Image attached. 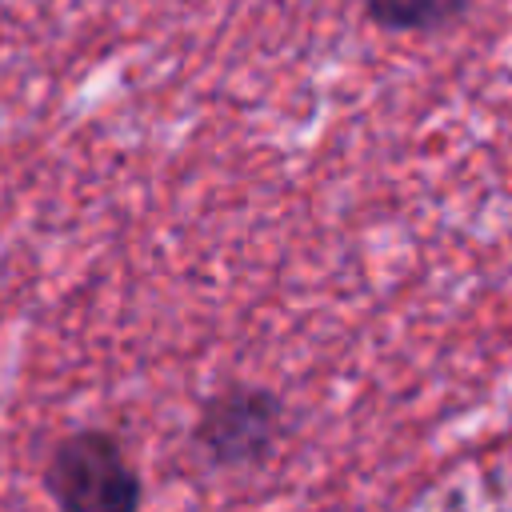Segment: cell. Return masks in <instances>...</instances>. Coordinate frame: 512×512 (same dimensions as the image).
<instances>
[{"label":"cell","mask_w":512,"mask_h":512,"mask_svg":"<svg viewBox=\"0 0 512 512\" xmlns=\"http://www.w3.org/2000/svg\"><path fill=\"white\" fill-rule=\"evenodd\" d=\"M44 488L60 512H140L144 500L140 472L104 428L64 436L48 456Z\"/></svg>","instance_id":"cell-1"},{"label":"cell","mask_w":512,"mask_h":512,"mask_svg":"<svg viewBox=\"0 0 512 512\" xmlns=\"http://www.w3.org/2000/svg\"><path fill=\"white\" fill-rule=\"evenodd\" d=\"M284 432V400L260 384H228L204 400L192 440L216 468H252L272 456Z\"/></svg>","instance_id":"cell-2"},{"label":"cell","mask_w":512,"mask_h":512,"mask_svg":"<svg viewBox=\"0 0 512 512\" xmlns=\"http://www.w3.org/2000/svg\"><path fill=\"white\" fill-rule=\"evenodd\" d=\"M468 8L472 0H364V16L384 32H440Z\"/></svg>","instance_id":"cell-3"}]
</instances>
